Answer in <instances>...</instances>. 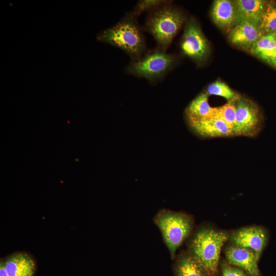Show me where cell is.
Segmentation results:
<instances>
[{"label": "cell", "instance_id": "cell-6", "mask_svg": "<svg viewBox=\"0 0 276 276\" xmlns=\"http://www.w3.org/2000/svg\"><path fill=\"white\" fill-rule=\"evenodd\" d=\"M261 122L257 105L251 100L241 97L236 103L235 135L256 136L260 130Z\"/></svg>", "mask_w": 276, "mask_h": 276}, {"label": "cell", "instance_id": "cell-12", "mask_svg": "<svg viewBox=\"0 0 276 276\" xmlns=\"http://www.w3.org/2000/svg\"><path fill=\"white\" fill-rule=\"evenodd\" d=\"M4 259L5 268L9 276H34L36 262L29 252L15 251Z\"/></svg>", "mask_w": 276, "mask_h": 276}, {"label": "cell", "instance_id": "cell-25", "mask_svg": "<svg viewBox=\"0 0 276 276\" xmlns=\"http://www.w3.org/2000/svg\"><path fill=\"white\" fill-rule=\"evenodd\" d=\"M271 35L274 37V38L276 39V31H275L274 32L271 33Z\"/></svg>", "mask_w": 276, "mask_h": 276}, {"label": "cell", "instance_id": "cell-9", "mask_svg": "<svg viewBox=\"0 0 276 276\" xmlns=\"http://www.w3.org/2000/svg\"><path fill=\"white\" fill-rule=\"evenodd\" d=\"M187 123L194 133L202 137H223L235 135L232 129L225 122L214 116Z\"/></svg>", "mask_w": 276, "mask_h": 276}, {"label": "cell", "instance_id": "cell-13", "mask_svg": "<svg viewBox=\"0 0 276 276\" xmlns=\"http://www.w3.org/2000/svg\"><path fill=\"white\" fill-rule=\"evenodd\" d=\"M211 14L216 25L224 31H229L239 23L234 1H215Z\"/></svg>", "mask_w": 276, "mask_h": 276}, {"label": "cell", "instance_id": "cell-16", "mask_svg": "<svg viewBox=\"0 0 276 276\" xmlns=\"http://www.w3.org/2000/svg\"><path fill=\"white\" fill-rule=\"evenodd\" d=\"M177 276H206L198 262L190 255L183 254L178 259L175 266Z\"/></svg>", "mask_w": 276, "mask_h": 276}, {"label": "cell", "instance_id": "cell-1", "mask_svg": "<svg viewBox=\"0 0 276 276\" xmlns=\"http://www.w3.org/2000/svg\"><path fill=\"white\" fill-rule=\"evenodd\" d=\"M137 18L131 12L127 13L114 25L100 32L97 40L122 50L131 61L137 59L147 51L143 30Z\"/></svg>", "mask_w": 276, "mask_h": 276}, {"label": "cell", "instance_id": "cell-24", "mask_svg": "<svg viewBox=\"0 0 276 276\" xmlns=\"http://www.w3.org/2000/svg\"><path fill=\"white\" fill-rule=\"evenodd\" d=\"M270 64H272L273 65H276V48L274 50L273 57L272 58L271 61L270 62Z\"/></svg>", "mask_w": 276, "mask_h": 276}, {"label": "cell", "instance_id": "cell-3", "mask_svg": "<svg viewBox=\"0 0 276 276\" xmlns=\"http://www.w3.org/2000/svg\"><path fill=\"white\" fill-rule=\"evenodd\" d=\"M229 236L224 232L204 228L198 230L191 239L190 254L208 276L216 273L221 248Z\"/></svg>", "mask_w": 276, "mask_h": 276}, {"label": "cell", "instance_id": "cell-11", "mask_svg": "<svg viewBox=\"0 0 276 276\" xmlns=\"http://www.w3.org/2000/svg\"><path fill=\"white\" fill-rule=\"evenodd\" d=\"M225 255L231 264L244 270L250 276H260L259 259L252 250L232 244L226 248Z\"/></svg>", "mask_w": 276, "mask_h": 276}, {"label": "cell", "instance_id": "cell-5", "mask_svg": "<svg viewBox=\"0 0 276 276\" xmlns=\"http://www.w3.org/2000/svg\"><path fill=\"white\" fill-rule=\"evenodd\" d=\"M175 56L156 47L147 51L143 56L131 61L126 72L138 78H144L151 83L165 77L173 67Z\"/></svg>", "mask_w": 276, "mask_h": 276}, {"label": "cell", "instance_id": "cell-23", "mask_svg": "<svg viewBox=\"0 0 276 276\" xmlns=\"http://www.w3.org/2000/svg\"><path fill=\"white\" fill-rule=\"evenodd\" d=\"M0 276H9L5 268L4 259H0Z\"/></svg>", "mask_w": 276, "mask_h": 276}, {"label": "cell", "instance_id": "cell-7", "mask_svg": "<svg viewBox=\"0 0 276 276\" xmlns=\"http://www.w3.org/2000/svg\"><path fill=\"white\" fill-rule=\"evenodd\" d=\"M180 46L187 56L198 62L203 60L209 51L208 41L200 27L193 19L186 22Z\"/></svg>", "mask_w": 276, "mask_h": 276}, {"label": "cell", "instance_id": "cell-19", "mask_svg": "<svg viewBox=\"0 0 276 276\" xmlns=\"http://www.w3.org/2000/svg\"><path fill=\"white\" fill-rule=\"evenodd\" d=\"M260 27L264 34L276 31V3L270 1L262 17Z\"/></svg>", "mask_w": 276, "mask_h": 276}, {"label": "cell", "instance_id": "cell-8", "mask_svg": "<svg viewBox=\"0 0 276 276\" xmlns=\"http://www.w3.org/2000/svg\"><path fill=\"white\" fill-rule=\"evenodd\" d=\"M268 236L265 230L259 226H249L234 232L230 237L233 245L252 250L259 259L266 244Z\"/></svg>", "mask_w": 276, "mask_h": 276}, {"label": "cell", "instance_id": "cell-17", "mask_svg": "<svg viewBox=\"0 0 276 276\" xmlns=\"http://www.w3.org/2000/svg\"><path fill=\"white\" fill-rule=\"evenodd\" d=\"M276 48V39L271 34L261 37L251 47L250 52L270 63Z\"/></svg>", "mask_w": 276, "mask_h": 276}, {"label": "cell", "instance_id": "cell-2", "mask_svg": "<svg viewBox=\"0 0 276 276\" xmlns=\"http://www.w3.org/2000/svg\"><path fill=\"white\" fill-rule=\"evenodd\" d=\"M185 21L182 11L167 1L149 12L142 29L152 35L157 48L167 52Z\"/></svg>", "mask_w": 276, "mask_h": 276}, {"label": "cell", "instance_id": "cell-4", "mask_svg": "<svg viewBox=\"0 0 276 276\" xmlns=\"http://www.w3.org/2000/svg\"><path fill=\"white\" fill-rule=\"evenodd\" d=\"M154 222L159 229L171 258H173L178 248L191 232V218L182 213L162 210L155 216Z\"/></svg>", "mask_w": 276, "mask_h": 276}, {"label": "cell", "instance_id": "cell-21", "mask_svg": "<svg viewBox=\"0 0 276 276\" xmlns=\"http://www.w3.org/2000/svg\"><path fill=\"white\" fill-rule=\"evenodd\" d=\"M167 1L164 0H141L139 1L135 6L133 10L131 12L136 17L143 12H149L158 7L166 3Z\"/></svg>", "mask_w": 276, "mask_h": 276}, {"label": "cell", "instance_id": "cell-15", "mask_svg": "<svg viewBox=\"0 0 276 276\" xmlns=\"http://www.w3.org/2000/svg\"><path fill=\"white\" fill-rule=\"evenodd\" d=\"M208 98L207 93L202 92L190 103L185 112L187 122L213 116L215 107H211Z\"/></svg>", "mask_w": 276, "mask_h": 276}, {"label": "cell", "instance_id": "cell-22", "mask_svg": "<svg viewBox=\"0 0 276 276\" xmlns=\"http://www.w3.org/2000/svg\"><path fill=\"white\" fill-rule=\"evenodd\" d=\"M222 276H247L244 271L239 268L223 265Z\"/></svg>", "mask_w": 276, "mask_h": 276}, {"label": "cell", "instance_id": "cell-20", "mask_svg": "<svg viewBox=\"0 0 276 276\" xmlns=\"http://www.w3.org/2000/svg\"><path fill=\"white\" fill-rule=\"evenodd\" d=\"M213 116L225 122L234 131L236 119V103L227 102L222 106L215 107Z\"/></svg>", "mask_w": 276, "mask_h": 276}, {"label": "cell", "instance_id": "cell-10", "mask_svg": "<svg viewBox=\"0 0 276 276\" xmlns=\"http://www.w3.org/2000/svg\"><path fill=\"white\" fill-rule=\"evenodd\" d=\"M264 35L259 24L243 21L229 31L228 38L233 44L248 50Z\"/></svg>", "mask_w": 276, "mask_h": 276}, {"label": "cell", "instance_id": "cell-18", "mask_svg": "<svg viewBox=\"0 0 276 276\" xmlns=\"http://www.w3.org/2000/svg\"><path fill=\"white\" fill-rule=\"evenodd\" d=\"M206 93L208 95L223 97L227 102L236 103L241 97L226 84L220 80H217L210 84L206 88Z\"/></svg>", "mask_w": 276, "mask_h": 276}, {"label": "cell", "instance_id": "cell-14", "mask_svg": "<svg viewBox=\"0 0 276 276\" xmlns=\"http://www.w3.org/2000/svg\"><path fill=\"white\" fill-rule=\"evenodd\" d=\"M234 2L236 8L239 22L243 21H249L260 25L269 1L235 0Z\"/></svg>", "mask_w": 276, "mask_h": 276}]
</instances>
